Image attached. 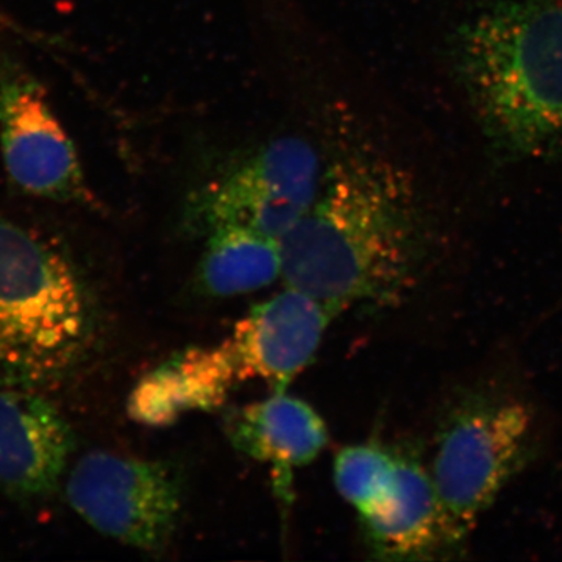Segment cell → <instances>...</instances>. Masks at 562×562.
I'll use <instances>...</instances> for the list:
<instances>
[{
  "instance_id": "ba28073f",
  "label": "cell",
  "mask_w": 562,
  "mask_h": 562,
  "mask_svg": "<svg viewBox=\"0 0 562 562\" xmlns=\"http://www.w3.org/2000/svg\"><path fill=\"white\" fill-rule=\"evenodd\" d=\"M333 317L324 303L286 286L251 308L227 338L201 347L206 371L225 397L251 380L284 392L316 357Z\"/></svg>"
},
{
  "instance_id": "4fadbf2b",
  "label": "cell",
  "mask_w": 562,
  "mask_h": 562,
  "mask_svg": "<svg viewBox=\"0 0 562 562\" xmlns=\"http://www.w3.org/2000/svg\"><path fill=\"white\" fill-rule=\"evenodd\" d=\"M398 452L369 442L347 447L336 458V490L360 517L375 509L394 490Z\"/></svg>"
},
{
  "instance_id": "52a82bcc",
  "label": "cell",
  "mask_w": 562,
  "mask_h": 562,
  "mask_svg": "<svg viewBox=\"0 0 562 562\" xmlns=\"http://www.w3.org/2000/svg\"><path fill=\"white\" fill-rule=\"evenodd\" d=\"M0 160L11 187L27 198L91 201L79 151L46 88L9 54H0Z\"/></svg>"
},
{
  "instance_id": "7c38bea8",
  "label": "cell",
  "mask_w": 562,
  "mask_h": 562,
  "mask_svg": "<svg viewBox=\"0 0 562 562\" xmlns=\"http://www.w3.org/2000/svg\"><path fill=\"white\" fill-rule=\"evenodd\" d=\"M279 239L243 227H222L206 235L198 286L211 297H233L271 286L281 279Z\"/></svg>"
},
{
  "instance_id": "5b68a950",
  "label": "cell",
  "mask_w": 562,
  "mask_h": 562,
  "mask_svg": "<svg viewBox=\"0 0 562 562\" xmlns=\"http://www.w3.org/2000/svg\"><path fill=\"white\" fill-rule=\"evenodd\" d=\"M322 172L308 140L273 139L199 188L188 201V225L205 236L243 227L280 241L312 209Z\"/></svg>"
},
{
  "instance_id": "8fae6325",
  "label": "cell",
  "mask_w": 562,
  "mask_h": 562,
  "mask_svg": "<svg viewBox=\"0 0 562 562\" xmlns=\"http://www.w3.org/2000/svg\"><path fill=\"white\" fill-rule=\"evenodd\" d=\"M239 452L272 465L277 487L290 490L291 473L308 465L328 443L327 425L313 406L284 392L244 406L228 425Z\"/></svg>"
},
{
  "instance_id": "277c9868",
  "label": "cell",
  "mask_w": 562,
  "mask_h": 562,
  "mask_svg": "<svg viewBox=\"0 0 562 562\" xmlns=\"http://www.w3.org/2000/svg\"><path fill=\"white\" fill-rule=\"evenodd\" d=\"M541 450L531 403L495 386L464 387L443 412L430 469L449 558L464 557L476 525Z\"/></svg>"
},
{
  "instance_id": "30bf717a",
  "label": "cell",
  "mask_w": 562,
  "mask_h": 562,
  "mask_svg": "<svg viewBox=\"0 0 562 562\" xmlns=\"http://www.w3.org/2000/svg\"><path fill=\"white\" fill-rule=\"evenodd\" d=\"M362 535L376 560L449 558L446 528L430 471L413 453L398 452L394 490L361 517Z\"/></svg>"
},
{
  "instance_id": "9c48e42d",
  "label": "cell",
  "mask_w": 562,
  "mask_h": 562,
  "mask_svg": "<svg viewBox=\"0 0 562 562\" xmlns=\"http://www.w3.org/2000/svg\"><path fill=\"white\" fill-rule=\"evenodd\" d=\"M72 428L38 392L0 391V491L16 501H44L68 475Z\"/></svg>"
},
{
  "instance_id": "7a4b0ae2",
  "label": "cell",
  "mask_w": 562,
  "mask_h": 562,
  "mask_svg": "<svg viewBox=\"0 0 562 562\" xmlns=\"http://www.w3.org/2000/svg\"><path fill=\"white\" fill-rule=\"evenodd\" d=\"M454 77L506 161L562 150V0H495L450 40Z\"/></svg>"
},
{
  "instance_id": "8992f818",
  "label": "cell",
  "mask_w": 562,
  "mask_h": 562,
  "mask_svg": "<svg viewBox=\"0 0 562 562\" xmlns=\"http://www.w3.org/2000/svg\"><path fill=\"white\" fill-rule=\"evenodd\" d=\"M65 491L85 522L144 552L168 549L183 516V476L165 461L87 453L69 469Z\"/></svg>"
},
{
  "instance_id": "3957f363",
  "label": "cell",
  "mask_w": 562,
  "mask_h": 562,
  "mask_svg": "<svg viewBox=\"0 0 562 562\" xmlns=\"http://www.w3.org/2000/svg\"><path fill=\"white\" fill-rule=\"evenodd\" d=\"M94 333L90 291L49 236L0 209V386L63 382Z\"/></svg>"
},
{
  "instance_id": "6da1fadb",
  "label": "cell",
  "mask_w": 562,
  "mask_h": 562,
  "mask_svg": "<svg viewBox=\"0 0 562 562\" xmlns=\"http://www.w3.org/2000/svg\"><path fill=\"white\" fill-rule=\"evenodd\" d=\"M281 280L333 314L391 306L413 288L425 225L413 181L364 143L333 155L312 209L280 239Z\"/></svg>"
}]
</instances>
